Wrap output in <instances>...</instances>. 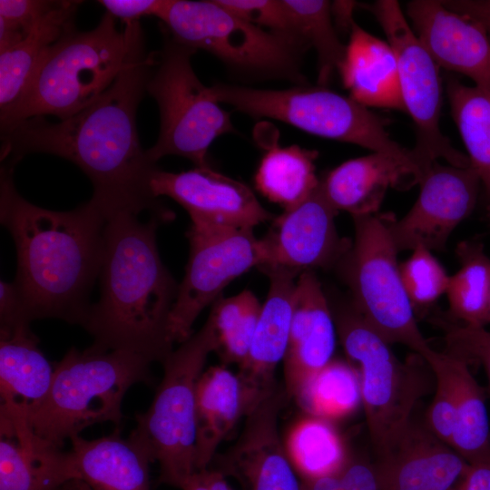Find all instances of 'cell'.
Here are the masks:
<instances>
[{"label": "cell", "mask_w": 490, "mask_h": 490, "mask_svg": "<svg viewBox=\"0 0 490 490\" xmlns=\"http://www.w3.org/2000/svg\"><path fill=\"white\" fill-rule=\"evenodd\" d=\"M286 450L302 480L338 470L349 458L343 441L328 419L309 416L289 429Z\"/></svg>", "instance_id": "d6a6232c"}, {"label": "cell", "mask_w": 490, "mask_h": 490, "mask_svg": "<svg viewBox=\"0 0 490 490\" xmlns=\"http://www.w3.org/2000/svg\"><path fill=\"white\" fill-rule=\"evenodd\" d=\"M436 377L435 397L427 411V427L451 446L456 426L455 395L446 368V353L436 351L426 361Z\"/></svg>", "instance_id": "74e56055"}, {"label": "cell", "mask_w": 490, "mask_h": 490, "mask_svg": "<svg viewBox=\"0 0 490 490\" xmlns=\"http://www.w3.org/2000/svg\"><path fill=\"white\" fill-rule=\"evenodd\" d=\"M336 332L330 305L320 281L314 271L300 273L283 359L284 387L290 398H295L307 381L332 360Z\"/></svg>", "instance_id": "d6986e66"}, {"label": "cell", "mask_w": 490, "mask_h": 490, "mask_svg": "<svg viewBox=\"0 0 490 490\" xmlns=\"http://www.w3.org/2000/svg\"><path fill=\"white\" fill-rule=\"evenodd\" d=\"M189 260L179 284L168 325L170 340L182 343L192 336L198 316L212 305L233 279L266 263L262 239L250 229L191 223L187 231Z\"/></svg>", "instance_id": "4fadbf2b"}, {"label": "cell", "mask_w": 490, "mask_h": 490, "mask_svg": "<svg viewBox=\"0 0 490 490\" xmlns=\"http://www.w3.org/2000/svg\"><path fill=\"white\" fill-rule=\"evenodd\" d=\"M54 373L29 322L0 328L1 406L25 414L44 399Z\"/></svg>", "instance_id": "4316f807"}, {"label": "cell", "mask_w": 490, "mask_h": 490, "mask_svg": "<svg viewBox=\"0 0 490 490\" xmlns=\"http://www.w3.org/2000/svg\"><path fill=\"white\" fill-rule=\"evenodd\" d=\"M445 340L447 353L467 363L475 361L483 366L490 387V331L485 327L468 325H446Z\"/></svg>", "instance_id": "b9f144b4"}, {"label": "cell", "mask_w": 490, "mask_h": 490, "mask_svg": "<svg viewBox=\"0 0 490 490\" xmlns=\"http://www.w3.org/2000/svg\"><path fill=\"white\" fill-rule=\"evenodd\" d=\"M127 24L131 40L125 63L103 95L67 119L51 122L34 117L1 131V162L14 168L28 153L59 156L89 178L91 201L107 218L121 212L171 214L151 192L158 166L142 149L136 124L155 54L147 53L140 21Z\"/></svg>", "instance_id": "6da1fadb"}, {"label": "cell", "mask_w": 490, "mask_h": 490, "mask_svg": "<svg viewBox=\"0 0 490 490\" xmlns=\"http://www.w3.org/2000/svg\"><path fill=\"white\" fill-rule=\"evenodd\" d=\"M327 297L343 348L358 367L369 436L379 456L410 423L413 408L425 392L423 376L413 363L396 357L349 296Z\"/></svg>", "instance_id": "ba28073f"}, {"label": "cell", "mask_w": 490, "mask_h": 490, "mask_svg": "<svg viewBox=\"0 0 490 490\" xmlns=\"http://www.w3.org/2000/svg\"><path fill=\"white\" fill-rule=\"evenodd\" d=\"M59 490H91L83 482L74 479L67 482Z\"/></svg>", "instance_id": "681fc988"}, {"label": "cell", "mask_w": 490, "mask_h": 490, "mask_svg": "<svg viewBox=\"0 0 490 490\" xmlns=\"http://www.w3.org/2000/svg\"><path fill=\"white\" fill-rule=\"evenodd\" d=\"M270 279L256 330L239 376L257 394L264 396L278 385L275 372L289 344L294 294L300 273L278 266L259 268Z\"/></svg>", "instance_id": "7402d4cb"}, {"label": "cell", "mask_w": 490, "mask_h": 490, "mask_svg": "<svg viewBox=\"0 0 490 490\" xmlns=\"http://www.w3.org/2000/svg\"><path fill=\"white\" fill-rule=\"evenodd\" d=\"M299 37L318 55L320 86L326 85L342 63L344 45L332 23L331 3L323 0H283Z\"/></svg>", "instance_id": "d590c367"}, {"label": "cell", "mask_w": 490, "mask_h": 490, "mask_svg": "<svg viewBox=\"0 0 490 490\" xmlns=\"http://www.w3.org/2000/svg\"><path fill=\"white\" fill-rule=\"evenodd\" d=\"M294 399L309 416L328 420L347 416L362 403L358 372L350 364L332 359Z\"/></svg>", "instance_id": "836d02e7"}, {"label": "cell", "mask_w": 490, "mask_h": 490, "mask_svg": "<svg viewBox=\"0 0 490 490\" xmlns=\"http://www.w3.org/2000/svg\"><path fill=\"white\" fill-rule=\"evenodd\" d=\"M14 168L0 172V221L16 250L13 281L28 321L83 327L101 268L107 218L91 200L67 211L36 206L17 191Z\"/></svg>", "instance_id": "7a4b0ae2"}, {"label": "cell", "mask_w": 490, "mask_h": 490, "mask_svg": "<svg viewBox=\"0 0 490 490\" xmlns=\"http://www.w3.org/2000/svg\"><path fill=\"white\" fill-rule=\"evenodd\" d=\"M302 481L303 490H383L375 465L352 458L331 474Z\"/></svg>", "instance_id": "60d3db41"}, {"label": "cell", "mask_w": 490, "mask_h": 490, "mask_svg": "<svg viewBox=\"0 0 490 490\" xmlns=\"http://www.w3.org/2000/svg\"><path fill=\"white\" fill-rule=\"evenodd\" d=\"M363 6L374 15L395 53L405 112L416 129L412 151L423 171L438 159L456 167H470L468 156L456 150L440 131L439 66L413 32L400 5L395 0H378Z\"/></svg>", "instance_id": "7c38bea8"}, {"label": "cell", "mask_w": 490, "mask_h": 490, "mask_svg": "<svg viewBox=\"0 0 490 490\" xmlns=\"http://www.w3.org/2000/svg\"><path fill=\"white\" fill-rule=\"evenodd\" d=\"M449 9L478 23L490 38V0L443 1Z\"/></svg>", "instance_id": "ee69618b"}, {"label": "cell", "mask_w": 490, "mask_h": 490, "mask_svg": "<svg viewBox=\"0 0 490 490\" xmlns=\"http://www.w3.org/2000/svg\"><path fill=\"white\" fill-rule=\"evenodd\" d=\"M196 473L210 490H234L228 484L225 475L218 469L208 467Z\"/></svg>", "instance_id": "7dc6e473"}, {"label": "cell", "mask_w": 490, "mask_h": 490, "mask_svg": "<svg viewBox=\"0 0 490 490\" xmlns=\"http://www.w3.org/2000/svg\"><path fill=\"white\" fill-rule=\"evenodd\" d=\"M130 40V25L119 31L108 12L90 31L67 29L43 54L19 102L0 115L1 131L34 117L62 121L90 106L122 71Z\"/></svg>", "instance_id": "277c9868"}, {"label": "cell", "mask_w": 490, "mask_h": 490, "mask_svg": "<svg viewBox=\"0 0 490 490\" xmlns=\"http://www.w3.org/2000/svg\"><path fill=\"white\" fill-rule=\"evenodd\" d=\"M455 490H490V457L469 464Z\"/></svg>", "instance_id": "f6af8a7d"}, {"label": "cell", "mask_w": 490, "mask_h": 490, "mask_svg": "<svg viewBox=\"0 0 490 490\" xmlns=\"http://www.w3.org/2000/svg\"><path fill=\"white\" fill-rule=\"evenodd\" d=\"M480 184L471 166L433 162L419 182V195L409 211L399 220L386 213L397 250H413L418 246L443 250L454 230L475 209Z\"/></svg>", "instance_id": "5bb4252c"}, {"label": "cell", "mask_w": 490, "mask_h": 490, "mask_svg": "<svg viewBox=\"0 0 490 490\" xmlns=\"http://www.w3.org/2000/svg\"><path fill=\"white\" fill-rule=\"evenodd\" d=\"M415 34L439 67L469 77L490 92V38L471 18L443 1L414 0L407 5Z\"/></svg>", "instance_id": "ac0fdd59"}, {"label": "cell", "mask_w": 490, "mask_h": 490, "mask_svg": "<svg viewBox=\"0 0 490 490\" xmlns=\"http://www.w3.org/2000/svg\"><path fill=\"white\" fill-rule=\"evenodd\" d=\"M160 20L171 37L236 70L302 82L304 43L257 26L212 1L171 0Z\"/></svg>", "instance_id": "8fae6325"}, {"label": "cell", "mask_w": 490, "mask_h": 490, "mask_svg": "<svg viewBox=\"0 0 490 490\" xmlns=\"http://www.w3.org/2000/svg\"><path fill=\"white\" fill-rule=\"evenodd\" d=\"M195 52L171 37L155 53L146 88L156 101L161 117L158 139L146 150L155 163L175 155L190 160L195 167H209L211 142L235 132L230 113L196 75L191 63Z\"/></svg>", "instance_id": "30bf717a"}, {"label": "cell", "mask_w": 490, "mask_h": 490, "mask_svg": "<svg viewBox=\"0 0 490 490\" xmlns=\"http://www.w3.org/2000/svg\"><path fill=\"white\" fill-rule=\"evenodd\" d=\"M150 189L154 198L166 196L180 204L195 224L253 230L273 219L245 183L211 166L181 172L157 167Z\"/></svg>", "instance_id": "2e32d148"}, {"label": "cell", "mask_w": 490, "mask_h": 490, "mask_svg": "<svg viewBox=\"0 0 490 490\" xmlns=\"http://www.w3.org/2000/svg\"><path fill=\"white\" fill-rule=\"evenodd\" d=\"M70 442L66 461L71 480L91 490H152L150 456L131 438H122L118 426L100 438L77 436Z\"/></svg>", "instance_id": "cb8c5ba5"}, {"label": "cell", "mask_w": 490, "mask_h": 490, "mask_svg": "<svg viewBox=\"0 0 490 490\" xmlns=\"http://www.w3.org/2000/svg\"><path fill=\"white\" fill-rule=\"evenodd\" d=\"M151 364L130 351L71 348L54 365L44 399L24 414L26 421L39 437L61 449L88 426H118L127 391L152 382Z\"/></svg>", "instance_id": "5b68a950"}, {"label": "cell", "mask_w": 490, "mask_h": 490, "mask_svg": "<svg viewBox=\"0 0 490 490\" xmlns=\"http://www.w3.org/2000/svg\"><path fill=\"white\" fill-rule=\"evenodd\" d=\"M66 452L39 437L18 409L0 406V490H59Z\"/></svg>", "instance_id": "44dd1931"}, {"label": "cell", "mask_w": 490, "mask_h": 490, "mask_svg": "<svg viewBox=\"0 0 490 490\" xmlns=\"http://www.w3.org/2000/svg\"><path fill=\"white\" fill-rule=\"evenodd\" d=\"M399 264L400 277L415 310L427 309L446 292L450 276L431 250L418 246Z\"/></svg>", "instance_id": "8d00e7d4"}, {"label": "cell", "mask_w": 490, "mask_h": 490, "mask_svg": "<svg viewBox=\"0 0 490 490\" xmlns=\"http://www.w3.org/2000/svg\"><path fill=\"white\" fill-rule=\"evenodd\" d=\"M263 397L227 366L202 372L196 387L197 472L209 467L220 443Z\"/></svg>", "instance_id": "603a6c76"}, {"label": "cell", "mask_w": 490, "mask_h": 490, "mask_svg": "<svg viewBox=\"0 0 490 490\" xmlns=\"http://www.w3.org/2000/svg\"><path fill=\"white\" fill-rule=\"evenodd\" d=\"M216 2L257 26L304 43L297 34L283 0H216Z\"/></svg>", "instance_id": "ab89813d"}, {"label": "cell", "mask_w": 490, "mask_h": 490, "mask_svg": "<svg viewBox=\"0 0 490 490\" xmlns=\"http://www.w3.org/2000/svg\"><path fill=\"white\" fill-rule=\"evenodd\" d=\"M446 93L471 167L478 174L490 205V92L449 77Z\"/></svg>", "instance_id": "4dcf8cb0"}, {"label": "cell", "mask_w": 490, "mask_h": 490, "mask_svg": "<svg viewBox=\"0 0 490 490\" xmlns=\"http://www.w3.org/2000/svg\"><path fill=\"white\" fill-rule=\"evenodd\" d=\"M319 182L330 204L353 217L377 213L389 188L405 190L419 179L397 159L372 152L341 163Z\"/></svg>", "instance_id": "d4e9b609"}, {"label": "cell", "mask_w": 490, "mask_h": 490, "mask_svg": "<svg viewBox=\"0 0 490 490\" xmlns=\"http://www.w3.org/2000/svg\"><path fill=\"white\" fill-rule=\"evenodd\" d=\"M446 368L456 404V426L451 447L468 464L490 457V431L483 388L468 363L446 353Z\"/></svg>", "instance_id": "f1b7e54d"}, {"label": "cell", "mask_w": 490, "mask_h": 490, "mask_svg": "<svg viewBox=\"0 0 490 490\" xmlns=\"http://www.w3.org/2000/svg\"><path fill=\"white\" fill-rule=\"evenodd\" d=\"M173 215L121 212L107 218L99 271L100 298L83 328L91 346L125 350L162 363L173 350L168 325L179 284L163 265L156 232Z\"/></svg>", "instance_id": "3957f363"}, {"label": "cell", "mask_w": 490, "mask_h": 490, "mask_svg": "<svg viewBox=\"0 0 490 490\" xmlns=\"http://www.w3.org/2000/svg\"><path fill=\"white\" fill-rule=\"evenodd\" d=\"M58 1L1 0L0 52L21 42Z\"/></svg>", "instance_id": "f35d334b"}, {"label": "cell", "mask_w": 490, "mask_h": 490, "mask_svg": "<svg viewBox=\"0 0 490 490\" xmlns=\"http://www.w3.org/2000/svg\"><path fill=\"white\" fill-rule=\"evenodd\" d=\"M486 218H487L488 223L490 225V205L487 206Z\"/></svg>", "instance_id": "f907efd6"}, {"label": "cell", "mask_w": 490, "mask_h": 490, "mask_svg": "<svg viewBox=\"0 0 490 490\" xmlns=\"http://www.w3.org/2000/svg\"><path fill=\"white\" fill-rule=\"evenodd\" d=\"M290 397L284 386L264 396L245 416L237 440L213 461L246 490H303L279 431V417Z\"/></svg>", "instance_id": "9a60e30c"}, {"label": "cell", "mask_w": 490, "mask_h": 490, "mask_svg": "<svg viewBox=\"0 0 490 490\" xmlns=\"http://www.w3.org/2000/svg\"><path fill=\"white\" fill-rule=\"evenodd\" d=\"M459 270L450 276L446 296L450 313L465 325L485 327L490 304V258L479 241L458 244Z\"/></svg>", "instance_id": "1f68e13d"}, {"label": "cell", "mask_w": 490, "mask_h": 490, "mask_svg": "<svg viewBox=\"0 0 490 490\" xmlns=\"http://www.w3.org/2000/svg\"><path fill=\"white\" fill-rule=\"evenodd\" d=\"M350 98L365 107L405 112L397 58L385 42L361 28L355 21L338 70Z\"/></svg>", "instance_id": "484cf974"}, {"label": "cell", "mask_w": 490, "mask_h": 490, "mask_svg": "<svg viewBox=\"0 0 490 490\" xmlns=\"http://www.w3.org/2000/svg\"><path fill=\"white\" fill-rule=\"evenodd\" d=\"M171 0H100L105 12L120 18L124 24L140 21L143 16L161 18Z\"/></svg>", "instance_id": "7bdbcfd3"}, {"label": "cell", "mask_w": 490, "mask_h": 490, "mask_svg": "<svg viewBox=\"0 0 490 490\" xmlns=\"http://www.w3.org/2000/svg\"><path fill=\"white\" fill-rule=\"evenodd\" d=\"M355 238L337 264L349 297L389 344L407 346L426 362L435 354L419 329L404 288L386 214L353 216Z\"/></svg>", "instance_id": "9c48e42d"}, {"label": "cell", "mask_w": 490, "mask_h": 490, "mask_svg": "<svg viewBox=\"0 0 490 490\" xmlns=\"http://www.w3.org/2000/svg\"><path fill=\"white\" fill-rule=\"evenodd\" d=\"M82 3L58 1L21 42L0 52V115L22 98L44 52L74 25Z\"/></svg>", "instance_id": "83f0119b"}, {"label": "cell", "mask_w": 490, "mask_h": 490, "mask_svg": "<svg viewBox=\"0 0 490 490\" xmlns=\"http://www.w3.org/2000/svg\"><path fill=\"white\" fill-rule=\"evenodd\" d=\"M262 304L250 290L230 298L220 297L209 315L216 337L217 350L224 366L240 367L247 358Z\"/></svg>", "instance_id": "e575fe53"}, {"label": "cell", "mask_w": 490, "mask_h": 490, "mask_svg": "<svg viewBox=\"0 0 490 490\" xmlns=\"http://www.w3.org/2000/svg\"><path fill=\"white\" fill-rule=\"evenodd\" d=\"M356 3L352 1H335L331 3V15L338 25L350 30L353 23V9Z\"/></svg>", "instance_id": "bcb514c9"}, {"label": "cell", "mask_w": 490, "mask_h": 490, "mask_svg": "<svg viewBox=\"0 0 490 490\" xmlns=\"http://www.w3.org/2000/svg\"><path fill=\"white\" fill-rule=\"evenodd\" d=\"M338 212L319 182L307 199L284 210L272 220L269 233L262 238L266 250L263 266L282 267L299 273L337 266L351 246L350 240L338 234Z\"/></svg>", "instance_id": "e0dca14e"}, {"label": "cell", "mask_w": 490, "mask_h": 490, "mask_svg": "<svg viewBox=\"0 0 490 490\" xmlns=\"http://www.w3.org/2000/svg\"><path fill=\"white\" fill-rule=\"evenodd\" d=\"M469 464L411 420L375 465L383 490H455Z\"/></svg>", "instance_id": "ffe728a7"}, {"label": "cell", "mask_w": 490, "mask_h": 490, "mask_svg": "<svg viewBox=\"0 0 490 490\" xmlns=\"http://www.w3.org/2000/svg\"><path fill=\"white\" fill-rule=\"evenodd\" d=\"M216 333L208 318L201 328L173 349L162 363L163 376L148 409L137 414L129 438L160 466L162 484L181 488L196 473V387L209 355L216 352Z\"/></svg>", "instance_id": "8992f818"}, {"label": "cell", "mask_w": 490, "mask_h": 490, "mask_svg": "<svg viewBox=\"0 0 490 490\" xmlns=\"http://www.w3.org/2000/svg\"><path fill=\"white\" fill-rule=\"evenodd\" d=\"M487 324H490V304H489V310H488V316H487Z\"/></svg>", "instance_id": "816d5d0a"}, {"label": "cell", "mask_w": 490, "mask_h": 490, "mask_svg": "<svg viewBox=\"0 0 490 490\" xmlns=\"http://www.w3.org/2000/svg\"><path fill=\"white\" fill-rule=\"evenodd\" d=\"M215 99L255 118H271L310 134L349 142L393 157L423 177L412 150L392 140L385 119L350 97L325 87L256 89L215 83Z\"/></svg>", "instance_id": "52a82bcc"}, {"label": "cell", "mask_w": 490, "mask_h": 490, "mask_svg": "<svg viewBox=\"0 0 490 490\" xmlns=\"http://www.w3.org/2000/svg\"><path fill=\"white\" fill-rule=\"evenodd\" d=\"M318 152L293 144L268 149L255 175L257 190L284 210L307 199L318 186L315 172Z\"/></svg>", "instance_id": "f546056e"}, {"label": "cell", "mask_w": 490, "mask_h": 490, "mask_svg": "<svg viewBox=\"0 0 490 490\" xmlns=\"http://www.w3.org/2000/svg\"><path fill=\"white\" fill-rule=\"evenodd\" d=\"M181 490H210L201 480L197 473L191 475L183 484Z\"/></svg>", "instance_id": "c3c4849f"}]
</instances>
